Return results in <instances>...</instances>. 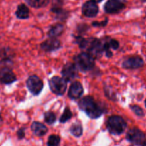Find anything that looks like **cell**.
<instances>
[{"label": "cell", "mask_w": 146, "mask_h": 146, "mask_svg": "<svg viewBox=\"0 0 146 146\" xmlns=\"http://www.w3.org/2000/svg\"><path fill=\"white\" fill-rule=\"evenodd\" d=\"M79 108L86 113L87 115L92 119H97L102 115V110L93 98L86 96L82 98L78 103Z\"/></svg>", "instance_id": "cell-1"}, {"label": "cell", "mask_w": 146, "mask_h": 146, "mask_svg": "<svg viewBox=\"0 0 146 146\" xmlns=\"http://www.w3.org/2000/svg\"><path fill=\"white\" fill-rule=\"evenodd\" d=\"M75 64L82 72L92 70L95 66V57L88 52H82L74 58Z\"/></svg>", "instance_id": "cell-2"}, {"label": "cell", "mask_w": 146, "mask_h": 146, "mask_svg": "<svg viewBox=\"0 0 146 146\" xmlns=\"http://www.w3.org/2000/svg\"><path fill=\"white\" fill-rule=\"evenodd\" d=\"M127 124L122 117L113 115L110 117L107 122V128L108 131L113 135H120L125 131Z\"/></svg>", "instance_id": "cell-3"}, {"label": "cell", "mask_w": 146, "mask_h": 146, "mask_svg": "<svg viewBox=\"0 0 146 146\" xmlns=\"http://www.w3.org/2000/svg\"><path fill=\"white\" fill-rule=\"evenodd\" d=\"M49 85L53 93L57 95H62L67 90V82L63 78L55 76L50 79Z\"/></svg>", "instance_id": "cell-4"}, {"label": "cell", "mask_w": 146, "mask_h": 146, "mask_svg": "<svg viewBox=\"0 0 146 146\" xmlns=\"http://www.w3.org/2000/svg\"><path fill=\"white\" fill-rule=\"evenodd\" d=\"M27 87L29 92L34 95H38L43 89V82L38 76L32 75L27 80Z\"/></svg>", "instance_id": "cell-5"}, {"label": "cell", "mask_w": 146, "mask_h": 146, "mask_svg": "<svg viewBox=\"0 0 146 146\" xmlns=\"http://www.w3.org/2000/svg\"><path fill=\"white\" fill-rule=\"evenodd\" d=\"M85 48L88 49V53H90L94 57H100V55H101L102 51H103V45L102 46L101 42L97 39L88 40Z\"/></svg>", "instance_id": "cell-6"}, {"label": "cell", "mask_w": 146, "mask_h": 146, "mask_svg": "<svg viewBox=\"0 0 146 146\" xmlns=\"http://www.w3.org/2000/svg\"><path fill=\"white\" fill-rule=\"evenodd\" d=\"M126 137L128 141L137 145H143L145 140V136L144 133L137 128H133L129 130L128 133H127Z\"/></svg>", "instance_id": "cell-7"}, {"label": "cell", "mask_w": 146, "mask_h": 146, "mask_svg": "<svg viewBox=\"0 0 146 146\" xmlns=\"http://www.w3.org/2000/svg\"><path fill=\"white\" fill-rule=\"evenodd\" d=\"M62 75L67 82H70L76 78L78 77V67L75 63H67L62 70Z\"/></svg>", "instance_id": "cell-8"}, {"label": "cell", "mask_w": 146, "mask_h": 146, "mask_svg": "<svg viewBox=\"0 0 146 146\" xmlns=\"http://www.w3.org/2000/svg\"><path fill=\"white\" fill-rule=\"evenodd\" d=\"M125 7V4L120 0H108L104 6V9L108 14H115L124 9Z\"/></svg>", "instance_id": "cell-9"}, {"label": "cell", "mask_w": 146, "mask_h": 146, "mask_svg": "<svg viewBox=\"0 0 146 146\" xmlns=\"http://www.w3.org/2000/svg\"><path fill=\"white\" fill-rule=\"evenodd\" d=\"M17 80L15 73L9 67H3L0 70V82L5 85L13 83Z\"/></svg>", "instance_id": "cell-10"}, {"label": "cell", "mask_w": 146, "mask_h": 146, "mask_svg": "<svg viewBox=\"0 0 146 146\" xmlns=\"http://www.w3.org/2000/svg\"><path fill=\"white\" fill-rule=\"evenodd\" d=\"M98 7L96 3L92 1H88L83 5L82 7V15L88 17H94L98 13Z\"/></svg>", "instance_id": "cell-11"}, {"label": "cell", "mask_w": 146, "mask_h": 146, "mask_svg": "<svg viewBox=\"0 0 146 146\" xmlns=\"http://www.w3.org/2000/svg\"><path fill=\"white\" fill-rule=\"evenodd\" d=\"M144 62L140 56H134L127 58L123 63V67L126 69H137L143 67Z\"/></svg>", "instance_id": "cell-12"}, {"label": "cell", "mask_w": 146, "mask_h": 146, "mask_svg": "<svg viewBox=\"0 0 146 146\" xmlns=\"http://www.w3.org/2000/svg\"><path fill=\"white\" fill-rule=\"evenodd\" d=\"M62 47V44L60 40L54 37H50L42 43V50L45 52H52L57 50Z\"/></svg>", "instance_id": "cell-13"}, {"label": "cell", "mask_w": 146, "mask_h": 146, "mask_svg": "<svg viewBox=\"0 0 146 146\" xmlns=\"http://www.w3.org/2000/svg\"><path fill=\"white\" fill-rule=\"evenodd\" d=\"M83 94V87L82 84L78 81L73 82L68 91V96L71 99H78Z\"/></svg>", "instance_id": "cell-14"}, {"label": "cell", "mask_w": 146, "mask_h": 146, "mask_svg": "<svg viewBox=\"0 0 146 146\" xmlns=\"http://www.w3.org/2000/svg\"><path fill=\"white\" fill-rule=\"evenodd\" d=\"M32 131L35 135L37 136H43L47 133V127L42 123L39 122H34L31 125Z\"/></svg>", "instance_id": "cell-15"}, {"label": "cell", "mask_w": 146, "mask_h": 146, "mask_svg": "<svg viewBox=\"0 0 146 146\" xmlns=\"http://www.w3.org/2000/svg\"><path fill=\"white\" fill-rule=\"evenodd\" d=\"M15 14H16L17 17L19 18V19H25L29 17V11L26 5H24V4H21L18 6Z\"/></svg>", "instance_id": "cell-16"}, {"label": "cell", "mask_w": 146, "mask_h": 146, "mask_svg": "<svg viewBox=\"0 0 146 146\" xmlns=\"http://www.w3.org/2000/svg\"><path fill=\"white\" fill-rule=\"evenodd\" d=\"M64 30V26L62 24L57 23L53 25L48 32V35L50 37H57V36H60Z\"/></svg>", "instance_id": "cell-17"}, {"label": "cell", "mask_w": 146, "mask_h": 146, "mask_svg": "<svg viewBox=\"0 0 146 146\" xmlns=\"http://www.w3.org/2000/svg\"><path fill=\"white\" fill-rule=\"evenodd\" d=\"M29 6L34 8L44 7L50 3V0H25Z\"/></svg>", "instance_id": "cell-18"}, {"label": "cell", "mask_w": 146, "mask_h": 146, "mask_svg": "<svg viewBox=\"0 0 146 146\" xmlns=\"http://www.w3.org/2000/svg\"><path fill=\"white\" fill-rule=\"evenodd\" d=\"M51 11L55 15L56 18L59 20H64L67 19V15H68L67 11L64 10L61 7H52Z\"/></svg>", "instance_id": "cell-19"}, {"label": "cell", "mask_w": 146, "mask_h": 146, "mask_svg": "<svg viewBox=\"0 0 146 146\" xmlns=\"http://www.w3.org/2000/svg\"><path fill=\"white\" fill-rule=\"evenodd\" d=\"M70 131L71 133V134L75 136V137H80L82 135V132H83L82 125L79 123H74L70 127Z\"/></svg>", "instance_id": "cell-20"}, {"label": "cell", "mask_w": 146, "mask_h": 146, "mask_svg": "<svg viewBox=\"0 0 146 146\" xmlns=\"http://www.w3.org/2000/svg\"><path fill=\"white\" fill-rule=\"evenodd\" d=\"M60 143V137L57 135H52L49 137L47 141L48 146H59Z\"/></svg>", "instance_id": "cell-21"}, {"label": "cell", "mask_w": 146, "mask_h": 146, "mask_svg": "<svg viewBox=\"0 0 146 146\" xmlns=\"http://www.w3.org/2000/svg\"><path fill=\"white\" fill-rule=\"evenodd\" d=\"M72 117V114L71 110H70V108L67 107V108H65V110H64V113H63L62 115L60 117V122L62 123H66V122L68 121Z\"/></svg>", "instance_id": "cell-22"}, {"label": "cell", "mask_w": 146, "mask_h": 146, "mask_svg": "<svg viewBox=\"0 0 146 146\" xmlns=\"http://www.w3.org/2000/svg\"><path fill=\"white\" fill-rule=\"evenodd\" d=\"M44 121L47 124L52 125L55 123L56 121V115L52 113V112H47L44 113Z\"/></svg>", "instance_id": "cell-23"}, {"label": "cell", "mask_w": 146, "mask_h": 146, "mask_svg": "<svg viewBox=\"0 0 146 146\" xmlns=\"http://www.w3.org/2000/svg\"><path fill=\"white\" fill-rule=\"evenodd\" d=\"M131 110L134 112V113L135 115H137L139 117H142V116L144 115V113H143V110L140 107H139L138 105H131L130 106Z\"/></svg>", "instance_id": "cell-24"}, {"label": "cell", "mask_w": 146, "mask_h": 146, "mask_svg": "<svg viewBox=\"0 0 146 146\" xmlns=\"http://www.w3.org/2000/svg\"><path fill=\"white\" fill-rule=\"evenodd\" d=\"M110 47L113 49V50H117L118 49L119 46V42L116 40H111L110 42Z\"/></svg>", "instance_id": "cell-25"}, {"label": "cell", "mask_w": 146, "mask_h": 146, "mask_svg": "<svg viewBox=\"0 0 146 146\" xmlns=\"http://www.w3.org/2000/svg\"><path fill=\"white\" fill-rule=\"evenodd\" d=\"M107 23H108V19H105V21H102V22H94L93 23H92V25H93V26H95V27H101V26L104 27L107 25Z\"/></svg>", "instance_id": "cell-26"}, {"label": "cell", "mask_w": 146, "mask_h": 146, "mask_svg": "<svg viewBox=\"0 0 146 146\" xmlns=\"http://www.w3.org/2000/svg\"><path fill=\"white\" fill-rule=\"evenodd\" d=\"M17 136L19 139H22L25 137V129L21 128L17 131Z\"/></svg>", "instance_id": "cell-27"}, {"label": "cell", "mask_w": 146, "mask_h": 146, "mask_svg": "<svg viewBox=\"0 0 146 146\" xmlns=\"http://www.w3.org/2000/svg\"><path fill=\"white\" fill-rule=\"evenodd\" d=\"M106 56L108 57H111L112 56H113V53L110 51V50H109V51H107L106 52Z\"/></svg>", "instance_id": "cell-28"}, {"label": "cell", "mask_w": 146, "mask_h": 146, "mask_svg": "<svg viewBox=\"0 0 146 146\" xmlns=\"http://www.w3.org/2000/svg\"><path fill=\"white\" fill-rule=\"evenodd\" d=\"M90 1H92V2H95V3H100V2H101L102 1V0H90Z\"/></svg>", "instance_id": "cell-29"}, {"label": "cell", "mask_w": 146, "mask_h": 146, "mask_svg": "<svg viewBox=\"0 0 146 146\" xmlns=\"http://www.w3.org/2000/svg\"><path fill=\"white\" fill-rule=\"evenodd\" d=\"M2 115H1V114H0V123H2Z\"/></svg>", "instance_id": "cell-30"}, {"label": "cell", "mask_w": 146, "mask_h": 146, "mask_svg": "<svg viewBox=\"0 0 146 146\" xmlns=\"http://www.w3.org/2000/svg\"><path fill=\"white\" fill-rule=\"evenodd\" d=\"M145 107H146V100H145Z\"/></svg>", "instance_id": "cell-31"}]
</instances>
